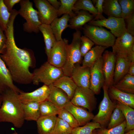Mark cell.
Returning a JSON list of instances; mask_svg holds the SVG:
<instances>
[{"mask_svg": "<svg viewBox=\"0 0 134 134\" xmlns=\"http://www.w3.org/2000/svg\"><path fill=\"white\" fill-rule=\"evenodd\" d=\"M58 115V117L67 123L73 129L79 126L77 121L73 115L65 108L61 109Z\"/></svg>", "mask_w": 134, "mask_h": 134, "instance_id": "f35d334b", "label": "cell"}, {"mask_svg": "<svg viewBox=\"0 0 134 134\" xmlns=\"http://www.w3.org/2000/svg\"><path fill=\"white\" fill-rule=\"evenodd\" d=\"M88 24L100 27H104L110 30V32L117 37L127 32L125 20L122 18L109 17L101 20H92Z\"/></svg>", "mask_w": 134, "mask_h": 134, "instance_id": "9c48e42d", "label": "cell"}, {"mask_svg": "<svg viewBox=\"0 0 134 134\" xmlns=\"http://www.w3.org/2000/svg\"><path fill=\"white\" fill-rule=\"evenodd\" d=\"M71 77L77 87L89 88L90 86V68L83 67L79 63L74 65Z\"/></svg>", "mask_w": 134, "mask_h": 134, "instance_id": "2e32d148", "label": "cell"}, {"mask_svg": "<svg viewBox=\"0 0 134 134\" xmlns=\"http://www.w3.org/2000/svg\"><path fill=\"white\" fill-rule=\"evenodd\" d=\"M81 33L76 30L73 34L71 42L67 45L66 60L61 68L64 75L71 77L72 70L76 64H80L83 57L80 51Z\"/></svg>", "mask_w": 134, "mask_h": 134, "instance_id": "3957f363", "label": "cell"}, {"mask_svg": "<svg viewBox=\"0 0 134 134\" xmlns=\"http://www.w3.org/2000/svg\"><path fill=\"white\" fill-rule=\"evenodd\" d=\"M64 108L69 111L77 121L79 126L85 125L92 120L94 115L86 109L75 105L70 101Z\"/></svg>", "mask_w": 134, "mask_h": 134, "instance_id": "d6986e66", "label": "cell"}, {"mask_svg": "<svg viewBox=\"0 0 134 134\" xmlns=\"http://www.w3.org/2000/svg\"><path fill=\"white\" fill-rule=\"evenodd\" d=\"M102 57V71L104 84L107 89L114 84V77L116 60V54L108 50L105 51Z\"/></svg>", "mask_w": 134, "mask_h": 134, "instance_id": "30bf717a", "label": "cell"}, {"mask_svg": "<svg viewBox=\"0 0 134 134\" xmlns=\"http://www.w3.org/2000/svg\"><path fill=\"white\" fill-rule=\"evenodd\" d=\"M2 102L0 107V122L12 124L17 128L21 127L25 121L22 104L19 94L9 88L1 94Z\"/></svg>", "mask_w": 134, "mask_h": 134, "instance_id": "7a4b0ae2", "label": "cell"}, {"mask_svg": "<svg viewBox=\"0 0 134 134\" xmlns=\"http://www.w3.org/2000/svg\"><path fill=\"white\" fill-rule=\"evenodd\" d=\"M40 103L31 102L22 104L25 120L36 121L37 120L40 116Z\"/></svg>", "mask_w": 134, "mask_h": 134, "instance_id": "83f0119b", "label": "cell"}, {"mask_svg": "<svg viewBox=\"0 0 134 134\" xmlns=\"http://www.w3.org/2000/svg\"><path fill=\"white\" fill-rule=\"evenodd\" d=\"M107 48L105 47L97 45L92 48L83 56L81 66L83 67L90 68L102 56L103 53Z\"/></svg>", "mask_w": 134, "mask_h": 134, "instance_id": "d4e9b609", "label": "cell"}, {"mask_svg": "<svg viewBox=\"0 0 134 134\" xmlns=\"http://www.w3.org/2000/svg\"><path fill=\"white\" fill-rule=\"evenodd\" d=\"M53 84L65 92L70 100L77 87L71 77L64 75L59 78Z\"/></svg>", "mask_w": 134, "mask_h": 134, "instance_id": "cb8c5ba5", "label": "cell"}, {"mask_svg": "<svg viewBox=\"0 0 134 134\" xmlns=\"http://www.w3.org/2000/svg\"><path fill=\"white\" fill-rule=\"evenodd\" d=\"M60 109L48 100L40 103V116L56 115Z\"/></svg>", "mask_w": 134, "mask_h": 134, "instance_id": "1f68e13d", "label": "cell"}, {"mask_svg": "<svg viewBox=\"0 0 134 134\" xmlns=\"http://www.w3.org/2000/svg\"><path fill=\"white\" fill-rule=\"evenodd\" d=\"M12 134H18L16 132H15L14 133H12Z\"/></svg>", "mask_w": 134, "mask_h": 134, "instance_id": "f5cc1de1", "label": "cell"}, {"mask_svg": "<svg viewBox=\"0 0 134 134\" xmlns=\"http://www.w3.org/2000/svg\"><path fill=\"white\" fill-rule=\"evenodd\" d=\"M102 88L103 98L99 107V111L92 120L93 122L99 123L101 128H107L109 123L111 115L116 107L117 103L112 101L108 95L107 89L104 84Z\"/></svg>", "mask_w": 134, "mask_h": 134, "instance_id": "52a82bcc", "label": "cell"}, {"mask_svg": "<svg viewBox=\"0 0 134 134\" xmlns=\"http://www.w3.org/2000/svg\"><path fill=\"white\" fill-rule=\"evenodd\" d=\"M50 91L48 86L44 84L31 92H25L21 91L19 94V98L22 103H40L47 100Z\"/></svg>", "mask_w": 134, "mask_h": 134, "instance_id": "5bb4252c", "label": "cell"}, {"mask_svg": "<svg viewBox=\"0 0 134 134\" xmlns=\"http://www.w3.org/2000/svg\"><path fill=\"white\" fill-rule=\"evenodd\" d=\"M101 128L99 123L92 121L73 129L71 134H92L94 130Z\"/></svg>", "mask_w": 134, "mask_h": 134, "instance_id": "d590c367", "label": "cell"}, {"mask_svg": "<svg viewBox=\"0 0 134 134\" xmlns=\"http://www.w3.org/2000/svg\"><path fill=\"white\" fill-rule=\"evenodd\" d=\"M124 134H134V129L130 130L125 133Z\"/></svg>", "mask_w": 134, "mask_h": 134, "instance_id": "681fc988", "label": "cell"}, {"mask_svg": "<svg viewBox=\"0 0 134 134\" xmlns=\"http://www.w3.org/2000/svg\"><path fill=\"white\" fill-rule=\"evenodd\" d=\"M19 3V14L26 21L23 25L24 31L29 33H38L39 27L41 24L37 11L33 7V3L29 0H21Z\"/></svg>", "mask_w": 134, "mask_h": 134, "instance_id": "5b68a950", "label": "cell"}, {"mask_svg": "<svg viewBox=\"0 0 134 134\" xmlns=\"http://www.w3.org/2000/svg\"><path fill=\"white\" fill-rule=\"evenodd\" d=\"M10 15L3 0H0V26L4 32L7 28Z\"/></svg>", "mask_w": 134, "mask_h": 134, "instance_id": "ab89813d", "label": "cell"}, {"mask_svg": "<svg viewBox=\"0 0 134 134\" xmlns=\"http://www.w3.org/2000/svg\"><path fill=\"white\" fill-rule=\"evenodd\" d=\"M13 81L10 71L0 56V93L1 94L6 90L10 88L19 94L21 91L14 84Z\"/></svg>", "mask_w": 134, "mask_h": 134, "instance_id": "ac0fdd59", "label": "cell"}, {"mask_svg": "<svg viewBox=\"0 0 134 134\" xmlns=\"http://www.w3.org/2000/svg\"><path fill=\"white\" fill-rule=\"evenodd\" d=\"M95 95L89 88L77 87L70 102L75 105L83 107L91 112L96 109L97 104Z\"/></svg>", "mask_w": 134, "mask_h": 134, "instance_id": "ba28073f", "label": "cell"}, {"mask_svg": "<svg viewBox=\"0 0 134 134\" xmlns=\"http://www.w3.org/2000/svg\"><path fill=\"white\" fill-rule=\"evenodd\" d=\"M113 86L123 92L134 94V76L127 74Z\"/></svg>", "mask_w": 134, "mask_h": 134, "instance_id": "f546056e", "label": "cell"}, {"mask_svg": "<svg viewBox=\"0 0 134 134\" xmlns=\"http://www.w3.org/2000/svg\"><path fill=\"white\" fill-rule=\"evenodd\" d=\"M48 1L56 10H58L59 9L61 4L59 1L57 0H47Z\"/></svg>", "mask_w": 134, "mask_h": 134, "instance_id": "7dc6e473", "label": "cell"}, {"mask_svg": "<svg viewBox=\"0 0 134 134\" xmlns=\"http://www.w3.org/2000/svg\"><path fill=\"white\" fill-rule=\"evenodd\" d=\"M121 11V18L124 20L134 13V0H119Z\"/></svg>", "mask_w": 134, "mask_h": 134, "instance_id": "74e56055", "label": "cell"}, {"mask_svg": "<svg viewBox=\"0 0 134 134\" xmlns=\"http://www.w3.org/2000/svg\"><path fill=\"white\" fill-rule=\"evenodd\" d=\"M70 17L67 14H64L60 18L55 19L50 25L51 28L57 41L62 40V34L64 30L68 27V22Z\"/></svg>", "mask_w": 134, "mask_h": 134, "instance_id": "4316f807", "label": "cell"}, {"mask_svg": "<svg viewBox=\"0 0 134 134\" xmlns=\"http://www.w3.org/2000/svg\"><path fill=\"white\" fill-rule=\"evenodd\" d=\"M126 125L125 120L120 125L110 129L101 128L95 130L97 134H124Z\"/></svg>", "mask_w": 134, "mask_h": 134, "instance_id": "60d3db41", "label": "cell"}, {"mask_svg": "<svg viewBox=\"0 0 134 134\" xmlns=\"http://www.w3.org/2000/svg\"><path fill=\"white\" fill-rule=\"evenodd\" d=\"M33 73L32 82L36 85L41 82L49 86L64 75L61 68L52 65L47 61L34 69Z\"/></svg>", "mask_w": 134, "mask_h": 134, "instance_id": "277c9868", "label": "cell"}, {"mask_svg": "<svg viewBox=\"0 0 134 134\" xmlns=\"http://www.w3.org/2000/svg\"><path fill=\"white\" fill-rule=\"evenodd\" d=\"M125 120V118L122 111L116 106L111 115L107 129H110L118 126Z\"/></svg>", "mask_w": 134, "mask_h": 134, "instance_id": "e575fe53", "label": "cell"}, {"mask_svg": "<svg viewBox=\"0 0 134 134\" xmlns=\"http://www.w3.org/2000/svg\"><path fill=\"white\" fill-rule=\"evenodd\" d=\"M108 96L113 101L121 103L134 108V94L122 92L112 86L107 90Z\"/></svg>", "mask_w": 134, "mask_h": 134, "instance_id": "ffe728a7", "label": "cell"}, {"mask_svg": "<svg viewBox=\"0 0 134 134\" xmlns=\"http://www.w3.org/2000/svg\"><path fill=\"white\" fill-rule=\"evenodd\" d=\"M103 13L108 17L121 18V11L117 0H104L102 4Z\"/></svg>", "mask_w": 134, "mask_h": 134, "instance_id": "f1b7e54d", "label": "cell"}, {"mask_svg": "<svg viewBox=\"0 0 134 134\" xmlns=\"http://www.w3.org/2000/svg\"><path fill=\"white\" fill-rule=\"evenodd\" d=\"M21 0H3L4 3L8 11L11 13L13 6L16 4L19 3Z\"/></svg>", "mask_w": 134, "mask_h": 134, "instance_id": "f6af8a7d", "label": "cell"}, {"mask_svg": "<svg viewBox=\"0 0 134 134\" xmlns=\"http://www.w3.org/2000/svg\"><path fill=\"white\" fill-rule=\"evenodd\" d=\"M128 74L134 76V62H132L129 67Z\"/></svg>", "mask_w": 134, "mask_h": 134, "instance_id": "c3c4849f", "label": "cell"}, {"mask_svg": "<svg viewBox=\"0 0 134 134\" xmlns=\"http://www.w3.org/2000/svg\"><path fill=\"white\" fill-rule=\"evenodd\" d=\"M83 33L97 45L112 47L116 38L110 31L103 27L86 24L82 28Z\"/></svg>", "mask_w": 134, "mask_h": 134, "instance_id": "8992f818", "label": "cell"}, {"mask_svg": "<svg viewBox=\"0 0 134 134\" xmlns=\"http://www.w3.org/2000/svg\"><path fill=\"white\" fill-rule=\"evenodd\" d=\"M104 0H92L93 3H94L95 5V7L97 13V16L94 18L93 20H101L106 18L102 14L103 13L102 4Z\"/></svg>", "mask_w": 134, "mask_h": 134, "instance_id": "7bdbcfd3", "label": "cell"}, {"mask_svg": "<svg viewBox=\"0 0 134 134\" xmlns=\"http://www.w3.org/2000/svg\"><path fill=\"white\" fill-rule=\"evenodd\" d=\"M116 58L114 77V85L128 74L130 65L133 62L128 55L116 54Z\"/></svg>", "mask_w": 134, "mask_h": 134, "instance_id": "e0dca14e", "label": "cell"}, {"mask_svg": "<svg viewBox=\"0 0 134 134\" xmlns=\"http://www.w3.org/2000/svg\"><path fill=\"white\" fill-rule=\"evenodd\" d=\"M103 60L102 56L99 58L90 68V86L89 88L95 95H99L104 84L102 71Z\"/></svg>", "mask_w": 134, "mask_h": 134, "instance_id": "7c38bea8", "label": "cell"}, {"mask_svg": "<svg viewBox=\"0 0 134 134\" xmlns=\"http://www.w3.org/2000/svg\"><path fill=\"white\" fill-rule=\"evenodd\" d=\"M95 130L93 131L92 134H97L95 132Z\"/></svg>", "mask_w": 134, "mask_h": 134, "instance_id": "816d5d0a", "label": "cell"}, {"mask_svg": "<svg viewBox=\"0 0 134 134\" xmlns=\"http://www.w3.org/2000/svg\"><path fill=\"white\" fill-rule=\"evenodd\" d=\"M37 9L38 16L41 24L50 25L58 16L57 10L47 0H34Z\"/></svg>", "mask_w": 134, "mask_h": 134, "instance_id": "4fadbf2b", "label": "cell"}, {"mask_svg": "<svg viewBox=\"0 0 134 134\" xmlns=\"http://www.w3.org/2000/svg\"><path fill=\"white\" fill-rule=\"evenodd\" d=\"M3 32L0 26V52L4 48L6 42V37Z\"/></svg>", "mask_w": 134, "mask_h": 134, "instance_id": "bcb514c9", "label": "cell"}, {"mask_svg": "<svg viewBox=\"0 0 134 134\" xmlns=\"http://www.w3.org/2000/svg\"><path fill=\"white\" fill-rule=\"evenodd\" d=\"M116 102L117 107L122 110L125 118L126 125L125 133L130 130L134 129V109L118 102Z\"/></svg>", "mask_w": 134, "mask_h": 134, "instance_id": "4dcf8cb0", "label": "cell"}, {"mask_svg": "<svg viewBox=\"0 0 134 134\" xmlns=\"http://www.w3.org/2000/svg\"><path fill=\"white\" fill-rule=\"evenodd\" d=\"M94 43L88 37L85 35L81 37L80 51L82 57L89 51L94 45Z\"/></svg>", "mask_w": 134, "mask_h": 134, "instance_id": "b9f144b4", "label": "cell"}, {"mask_svg": "<svg viewBox=\"0 0 134 134\" xmlns=\"http://www.w3.org/2000/svg\"><path fill=\"white\" fill-rule=\"evenodd\" d=\"M2 102V95L0 93V107L1 105Z\"/></svg>", "mask_w": 134, "mask_h": 134, "instance_id": "f907efd6", "label": "cell"}, {"mask_svg": "<svg viewBox=\"0 0 134 134\" xmlns=\"http://www.w3.org/2000/svg\"><path fill=\"white\" fill-rule=\"evenodd\" d=\"M81 10L88 11L92 15L94 18L97 15V10L92 1L90 0L77 1L73 6V11L75 12Z\"/></svg>", "mask_w": 134, "mask_h": 134, "instance_id": "d6a6232c", "label": "cell"}, {"mask_svg": "<svg viewBox=\"0 0 134 134\" xmlns=\"http://www.w3.org/2000/svg\"><path fill=\"white\" fill-rule=\"evenodd\" d=\"M72 129L67 123L57 117L51 134H71Z\"/></svg>", "mask_w": 134, "mask_h": 134, "instance_id": "8d00e7d4", "label": "cell"}, {"mask_svg": "<svg viewBox=\"0 0 134 134\" xmlns=\"http://www.w3.org/2000/svg\"><path fill=\"white\" fill-rule=\"evenodd\" d=\"M74 12L76 14L70 18L68 27L76 31H80L82 29L85 24L92 20L94 18L92 15L86 11L81 10Z\"/></svg>", "mask_w": 134, "mask_h": 134, "instance_id": "7402d4cb", "label": "cell"}, {"mask_svg": "<svg viewBox=\"0 0 134 134\" xmlns=\"http://www.w3.org/2000/svg\"><path fill=\"white\" fill-rule=\"evenodd\" d=\"M77 0H60V7L57 10L58 16L62 15L67 14L70 18L76 14L73 11L74 5Z\"/></svg>", "mask_w": 134, "mask_h": 134, "instance_id": "836d02e7", "label": "cell"}, {"mask_svg": "<svg viewBox=\"0 0 134 134\" xmlns=\"http://www.w3.org/2000/svg\"><path fill=\"white\" fill-rule=\"evenodd\" d=\"M39 31L42 33L45 44V53L49 58L51 50L57 41L53 34L50 25L41 24L39 27Z\"/></svg>", "mask_w": 134, "mask_h": 134, "instance_id": "484cf974", "label": "cell"}, {"mask_svg": "<svg viewBox=\"0 0 134 134\" xmlns=\"http://www.w3.org/2000/svg\"><path fill=\"white\" fill-rule=\"evenodd\" d=\"M50 93L47 100L60 109L64 107L70 101L67 95L61 89L52 84L48 86Z\"/></svg>", "mask_w": 134, "mask_h": 134, "instance_id": "44dd1931", "label": "cell"}, {"mask_svg": "<svg viewBox=\"0 0 134 134\" xmlns=\"http://www.w3.org/2000/svg\"><path fill=\"white\" fill-rule=\"evenodd\" d=\"M68 40L66 38L57 41L52 48L47 61L52 65L62 68L65 63Z\"/></svg>", "mask_w": 134, "mask_h": 134, "instance_id": "8fae6325", "label": "cell"}, {"mask_svg": "<svg viewBox=\"0 0 134 134\" xmlns=\"http://www.w3.org/2000/svg\"><path fill=\"white\" fill-rule=\"evenodd\" d=\"M57 118L56 115L40 116L36 121L38 134H51Z\"/></svg>", "mask_w": 134, "mask_h": 134, "instance_id": "603a6c76", "label": "cell"}, {"mask_svg": "<svg viewBox=\"0 0 134 134\" xmlns=\"http://www.w3.org/2000/svg\"><path fill=\"white\" fill-rule=\"evenodd\" d=\"M15 18L10 17L4 31L6 38L5 44L0 56L10 71L13 80L17 83L28 84L32 82L33 73L30 68L35 66L36 60L31 49L19 48L14 38V23Z\"/></svg>", "mask_w": 134, "mask_h": 134, "instance_id": "6da1fadb", "label": "cell"}, {"mask_svg": "<svg viewBox=\"0 0 134 134\" xmlns=\"http://www.w3.org/2000/svg\"><path fill=\"white\" fill-rule=\"evenodd\" d=\"M127 32L132 35H134V13L126 19Z\"/></svg>", "mask_w": 134, "mask_h": 134, "instance_id": "ee69618b", "label": "cell"}, {"mask_svg": "<svg viewBox=\"0 0 134 134\" xmlns=\"http://www.w3.org/2000/svg\"><path fill=\"white\" fill-rule=\"evenodd\" d=\"M134 37L127 32L116 39L112 47V51L116 53L129 55L134 52Z\"/></svg>", "mask_w": 134, "mask_h": 134, "instance_id": "9a60e30c", "label": "cell"}]
</instances>
